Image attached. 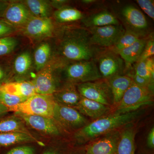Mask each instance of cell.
I'll list each match as a JSON object with an SVG mask.
<instances>
[{
  "instance_id": "obj_15",
  "label": "cell",
  "mask_w": 154,
  "mask_h": 154,
  "mask_svg": "<svg viewBox=\"0 0 154 154\" xmlns=\"http://www.w3.org/2000/svg\"><path fill=\"white\" fill-rule=\"evenodd\" d=\"M119 134L115 132L94 142L86 149V154H117Z\"/></svg>"
},
{
  "instance_id": "obj_28",
  "label": "cell",
  "mask_w": 154,
  "mask_h": 154,
  "mask_svg": "<svg viewBox=\"0 0 154 154\" xmlns=\"http://www.w3.org/2000/svg\"><path fill=\"white\" fill-rule=\"evenodd\" d=\"M54 15L56 20L60 23L75 22L84 18V15L81 11L70 7H64L58 9Z\"/></svg>"
},
{
  "instance_id": "obj_1",
  "label": "cell",
  "mask_w": 154,
  "mask_h": 154,
  "mask_svg": "<svg viewBox=\"0 0 154 154\" xmlns=\"http://www.w3.org/2000/svg\"><path fill=\"white\" fill-rule=\"evenodd\" d=\"M141 113V110H138L124 113H113L108 116L97 119L77 131L75 138L79 142L83 143L93 140L129 124L137 119Z\"/></svg>"
},
{
  "instance_id": "obj_24",
  "label": "cell",
  "mask_w": 154,
  "mask_h": 154,
  "mask_svg": "<svg viewBox=\"0 0 154 154\" xmlns=\"http://www.w3.org/2000/svg\"><path fill=\"white\" fill-rule=\"evenodd\" d=\"M33 17L49 18L52 7L50 2L45 0H26L23 2Z\"/></svg>"
},
{
  "instance_id": "obj_45",
  "label": "cell",
  "mask_w": 154,
  "mask_h": 154,
  "mask_svg": "<svg viewBox=\"0 0 154 154\" xmlns=\"http://www.w3.org/2000/svg\"><path fill=\"white\" fill-rule=\"evenodd\" d=\"M95 2L94 0H83L82 1V2L85 4H91L92 3H94Z\"/></svg>"
},
{
  "instance_id": "obj_27",
  "label": "cell",
  "mask_w": 154,
  "mask_h": 154,
  "mask_svg": "<svg viewBox=\"0 0 154 154\" xmlns=\"http://www.w3.org/2000/svg\"><path fill=\"white\" fill-rule=\"evenodd\" d=\"M51 54V46L48 42H42L37 46L33 56L36 71L39 72L49 63Z\"/></svg>"
},
{
  "instance_id": "obj_39",
  "label": "cell",
  "mask_w": 154,
  "mask_h": 154,
  "mask_svg": "<svg viewBox=\"0 0 154 154\" xmlns=\"http://www.w3.org/2000/svg\"><path fill=\"white\" fill-rule=\"evenodd\" d=\"M145 60L147 66L151 75L152 79L154 82V62L153 58L152 57L147 59Z\"/></svg>"
},
{
  "instance_id": "obj_5",
  "label": "cell",
  "mask_w": 154,
  "mask_h": 154,
  "mask_svg": "<svg viewBox=\"0 0 154 154\" xmlns=\"http://www.w3.org/2000/svg\"><path fill=\"white\" fill-rule=\"evenodd\" d=\"M152 89L142 88L132 82L125 93L114 113H124L137 110L140 107L151 104Z\"/></svg>"
},
{
  "instance_id": "obj_14",
  "label": "cell",
  "mask_w": 154,
  "mask_h": 154,
  "mask_svg": "<svg viewBox=\"0 0 154 154\" xmlns=\"http://www.w3.org/2000/svg\"><path fill=\"white\" fill-rule=\"evenodd\" d=\"M33 17L23 2H10L3 19L15 27L25 26Z\"/></svg>"
},
{
  "instance_id": "obj_36",
  "label": "cell",
  "mask_w": 154,
  "mask_h": 154,
  "mask_svg": "<svg viewBox=\"0 0 154 154\" xmlns=\"http://www.w3.org/2000/svg\"><path fill=\"white\" fill-rule=\"evenodd\" d=\"M17 28L3 19H0V38L9 36Z\"/></svg>"
},
{
  "instance_id": "obj_41",
  "label": "cell",
  "mask_w": 154,
  "mask_h": 154,
  "mask_svg": "<svg viewBox=\"0 0 154 154\" xmlns=\"http://www.w3.org/2000/svg\"><path fill=\"white\" fill-rule=\"evenodd\" d=\"M50 2L51 7L55 8L58 10L64 7V5L68 1L65 0H54Z\"/></svg>"
},
{
  "instance_id": "obj_8",
  "label": "cell",
  "mask_w": 154,
  "mask_h": 154,
  "mask_svg": "<svg viewBox=\"0 0 154 154\" xmlns=\"http://www.w3.org/2000/svg\"><path fill=\"white\" fill-rule=\"evenodd\" d=\"M53 119L58 125L69 131L79 130L88 123L85 117L74 107L64 106L57 102Z\"/></svg>"
},
{
  "instance_id": "obj_29",
  "label": "cell",
  "mask_w": 154,
  "mask_h": 154,
  "mask_svg": "<svg viewBox=\"0 0 154 154\" xmlns=\"http://www.w3.org/2000/svg\"><path fill=\"white\" fill-rule=\"evenodd\" d=\"M141 38L142 37L138 34L129 30H125L124 34L113 46L109 48V49L118 54L119 51L129 47Z\"/></svg>"
},
{
  "instance_id": "obj_42",
  "label": "cell",
  "mask_w": 154,
  "mask_h": 154,
  "mask_svg": "<svg viewBox=\"0 0 154 154\" xmlns=\"http://www.w3.org/2000/svg\"><path fill=\"white\" fill-rule=\"evenodd\" d=\"M9 3V1L0 0V19H3V16Z\"/></svg>"
},
{
  "instance_id": "obj_17",
  "label": "cell",
  "mask_w": 154,
  "mask_h": 154,
  "mask_svg": "<svg viewBox=\"0 0 154 154\" xmlns=\"http://www.w3.org/2000/svg\"><path fill=\"white\" fill-rule=\"evenodd\" d=\"M74 108L82 115L93 119L101 118L110 110V107L82 96L79 102Z\"/></svg>"
},
{
  "instance_id": "obj_32",
  "label": "cell",
  "mask_w": 154,
  "mask_h": 154,
  "mask_svg": "<svg viewBox=\"0 0 154 154\" xmlns=\"http://www.w3.org/2000/svg\"><path fill=\"white\" fill-rule=\"evenodd\" d=\"M13 75L11 67L5 62L0 61V87L11 82Z\"/></svg>"
},
{
  "instance_id": "obj_10",
  "label": "cell",
  "mask_w": 154,
  "mask_h": 154,
  "mask_svg": "<svg viewBox=\"0 0 154 154\" xmlns=\"http://www.w3.org/2000/svg\"><path fill=\"white\" fill-rule=\"evenodd\" d=\"M90 33V41L94 46H113L125 31L122 24L87 28Z\"/></svg>"
},
{
  "instance_id": "obj_31",
  "label": "cell",
  "mask_w": 154,
  "mask_h": 154,
  "mask_svg": "<svg viewBox=\"0 0 154 154\" xmlns=\"http://www.w3.org/2000/svg\"><path fill=\"white\" fill-rule=\"evenodd\" d=\"M26 99L0 90V103L8 108L9 109L11 107L24 102Z\"/></svg>"
},
{
  "instance_id": "obj_2",
  "label": "cell",
  "mask_w": 154,
  "mask_h": 154,
  "mask_svg": "<svg viewBox=\"0 0 154 154\" xmlns=\"http://www.w3.org/2000/svg\"><path fill=\"white\" fill-rule=\"evenodd\" d=\"M66 33L60 46L61 54L64 57L73 61L94 59L97 52L91 44L88 29H72Z\"/></svg>"
},
{
  "instance_id": "obj_16",
  "label": "cell",
  "mask_w": 154,
  "mask_h": 154,
  "mask_svg": "<svg viewBox=\"0 0 154 154\" xmlns=\"http://www.w3.org/2000/svg\"><path fill=\"white\" fill-rule=\"evenodd\" d=\"M52 96L57 103L72 107L76 106L82 97L76 85L69 82L59 88Z\"/></svg>"
},
{
  "instance_id": "obj_12",
  "label": "cell",
  "mask_w": 154,
  "mask_h": 154,
  "mask_svg": "<svg viewBox=\"0 0 154 154\" xmlns=\"http://www.w3.org/2000/svg\"><path fill=\"white\" fill-rule=\"evenodd\" d=\"M54 31V26L50 18L33 17L24 26L25 35L36 40L51 37Z\"/></svg>"
},
{
  "instance_id": "obj_7",
  "label": "cell",
  "mask_w": 154,
  "mask_h": 154,
  "mask_svg": "<svg viewBox=\"0 0 154 154\" xmlns=\"http://www.w3.org/2000/svg\"><path fill=\"white\" fill-rule=\"evenodd\" d=\"M82 97L110 107L113 104L111 89L106 80L101 79L76 85Z\"/></svg>"
},
{
  "instance_id": "obj_43",
  "label": "cell",
  "mask_w": 154,
  "mask_h": 154,
  "mask_svg": "<svg viewBox=\"0 0 154 154\" xmlns=\"http://www.w3.org/2000/svg\"><path fill=\"white\" fill-rule=\"evenodd\" d=\"M10 112L8 108L0 103V116Z\"/></svg>"
},
{
  "instance_id": "obj_40",
  "label": "cell",
  "mask_w": 154,
  "mask_h": 154,
  "mask_svg": "<svg viewBox=\"0 0 154 154\" xmlns=\"http://www.w3.org/2000/svg\"><path fill=\"white\" fill-rule=\"evenodd\" d=\"M148 146L150 148H153L154 147V128L153 127L149 132L147 138Z\"/></svg>"
},
{
  "instance_id": "obj_13",
  "label": "cell",
  "mask_w": 154,
  "mask_h": 154,
  "mask_svg": "<svg viewBox=\"0 0 154 154\" xmlns=\"http://www.w3.org/2000/svg\"><path fill=\"white\" fill-rule=\"evenodd\" d=\"M25 124L37 131L49 135L60 134L58 125L53 119L41 116L26 115L16 113Z\"/></svg>"
},
{
  "instance_id": "obj_34",
  "label": "cell",
  "mask_w": 154,
  "mask_h": 154,
  "mask_svg": "<svg viewBox=\"0 0 154 154\" xmlns=\"http://www.w3.org/2000/svg\"><path fill=\"white\" fill-rule=\"evenodd\" d=\"M154 54V40L153 36L148 37L142 53L138 61L146 60L153 56ZM137 61V62H138Z\"/></svg>"
},
{
  "instance_id": "obj_3",
  "label": "cell",
  "mask_w": 154,
  "mask_h": 154,
  "mask_svg": "<svg viewBox=\"0 0 154 154\" xmlns=\"http://www.w3.org/2000/svg\"><path fill=\"white\" fill-rule=\"evenodd\" d=\"M63 67L61 71L66 82L77 85L102 79L94 59L74 61Z\"/></svg>"
},
{
  "instance_id": "obj_9",
  "label": "cell",
  "mask_w": 154,
  "mask_h": 154,
  "mask_svg": "<svg viewBox=\"0 0 154 154\" xmlns=\"http://www.w3.org/2000/svg\"><path fill=\"white\" fill-rule=\"evenodd\" d=\"M96 60V65L103 79L122 75L125 69V63L120 56L109 49L99 54Z\"/></svg>"
},
{
  "instance_id": "obj_30",
  "label": "cell",
  "mask_w": 154,
  "mask_h": 154,
  "mask_svg": "<svg viewBox=\"0 0 154 154\" xmlns=\"http://www.w3.org/2000/svg\"><path fill=\"white\" fill-rule=\"evenodd\" d=\"M16 38L11 36L0 38V57L10 54L18 45Z\"/></svg>"
},
{
  "instance_id": "obj_25",
  "label": "cell",
  "mask_w": 154,
  "mask_h": 154,
  "mask_svg": "<svg viewBox=\"0 0 154 154\" xmlns=\"http://www.w3.org/2000/svg\"><path fill=\"white\" fill-rule=\"evenodd\" d=\"M37 142V139L32 134L20 132H10L0 133V145L8 146L23 142Z\"/></svg>"
},
{
  "instance_id": "obj_19",
  "label": "cell",
  "mask_w": 154,
  "mask_h": 154,
  "mask_svg": "<svg viewBox=\"0 0 154 154\" xmlns=\"http://www.w3.org/2000/svg\"><path fill=\"white\" fill-rule=\"evenodd\" d=\"M111 89L114 105H118L123 95L133 82L128 76L118 75L106 80Z\"/></svg>"
},
{
  "instance_id": "obj_38",
  "label": "cell",
  "mask_w": 154,
  "mask_h": 154,
  "mask_svg": "<svg viewBox=\"0 0 154 154\" xmlns=\"http://www.w3.org/2000/svg\"><path fill=\"white\" fill-rule=\"evenodd\" d=\"M33 147L28 146H20L11 149L6 154H34Z\"/></svg>"
},
{
  "instance_id": "obj_35",
  "label": "cell",
  "mask_w": 154,
  "mask_h": 154,
  "mask_svg": "<svg viewBox=\"0 0 154 154\" xmlns=\"http://www.w3.org/2000/svg\"><path fill=\"white\" fill-rule=\"evenodd\" d=\"M138 5L150 18L154 19V1L152 0H137Z\"/></svg>"
},
{
  "instance_id": "obj_33",
  "label": "cell",
  "mask_w": 154,
  "mask_h": 154,
  "mask_svg": "<svg viewBox=\"0 0 154 154\" xmlns=\"http://www.w3.org/2000/svg\"><path fill=\"white\" fill-rule=\"evenodd\" d=\"M137 63L135 68V73L149 80L152 85H153L154 82L152 79L151 75L147 66L145 60L140 61Z\"/></svg>"
},
{
  "instance_id": "obj_18",
  "label": "cell",
  "mask_w": 154,
  "mask_h": 154,
  "mask_svg": "<svg viewBox=\"0 0 154 154\" xmlns=\"http://www.w3.org/2000/svg\"><path fill=\"white\" fill-rule=\"evenodd\" d=\"M0 90L26 99L36 94L35 88L30 81H16L9 82L1 86Z\"/></svg>"
},
{
  "instance_id": "obj_26",
  "label": "cell",
  "mask_w": 154,
  "mask_h": 154,
  "mask_svg": "<svg viewBox=\"0 0 154 154\" xmlns=\"http://www.w3.org/2000/svg\"><path fill=\"white\" fill-rule=\"evenodd\" d=\"M20 132L32 134L25 126V122L17 115L0 120V133Z\"/></svg>"
},
{
  "instance_id": "obj_6",
  "label": "cell",
  "mask_w": 154,
  "mask_h": 154,
  "mask_svg": "<svg viewBox=\"0 0 154 154\" xmlns=\"http://www.w3.org/2000/svg\"><path fill=\"white\" fill-rule=\"evenodd\" d=\"M63 66L61 63L50 61L30 81L36 94L52 95L59 88L57 73Z\"/></svg>"
},
{
  "instance_id": "obj_11",
  "label": "cell",
  "mask_w": 154,
  "mask_h": 154,
  "mask_svg": "<svg viewBox=\"0 0 154 154\" xmlns=\"http://www.w3.org/2000/svg\"><path fill=\"white\" fill-rule=\"evenodd\" d=\"M125 30L131 31L142 37H146L148 23L143 13L132 5L123 7L120 12Z\"/></svg>"
},
{
  "instance_id": "obj_21",
  "label": "cell",
  "mask_w": 154,
  "mask_h": 154,
  "mask_svg": "<svg viewBox=\"0 0 154 154\" xmlns=\"http://www.w3.org/2000/svg\"><path fill=\"white\" fill-rule=\"evenodd\" d=\"M148 37L139 38L129 47L122 50L119 52L125 65V67H128L134 63H137L143 51Z\"/></svg>"
},
{
  "instance_id": "obj_22",
  "label": "cell",
  "mask_w": 154,
  "mask_h": 154,
  "mask_svg": "<svg viewBox=\"0 0 154 154\" xmlns=\"http://www.w3.org/2000/svg\"><path fill=\"white\" fill-rule=\"evenodd\" d=\"M33 61L30 52L25 51L17 56L13 63L12 71L17 81H22V78L26 75L32 67Z\"/></svg>"
},
{
  "instance_id": "obj_20",
  "label": "cell",
  "mask_w": 154,
  "mask_h": 154,
  "mask_svg": "<svg viewBox=\"0 0 154 154\" xmlns=\"http://www.w3.org/2000/svg\"><path fill=\"white\" fill-rule=\"evenodd\" d=\"M82 22L87 28L121 24L115 15L106 11H102L85 17L82 19Z\"/></svg>"
},
{
  "instance_id": "obj_37",
  "label": "cell",
  "mask_w": 154,
  "mask_h": 154,
  "mask_svg": "<svg viewBox=\"0 0 154 154\" xmlns=\"http://www.w3.org/2000/svg\"><path fill=\"white\" fill-rule=\"evenodd\" d=\"M131 78L132 79L133 82L137 85L142 88H149L152 89L153 85H152V83L149 80L146 79L135 73L133 75L132 77Z\"/></svg>"
},
{
  "instance_id": "obj_44",
  "label": "cell",
  "mask_w": 154,
  "mask_h": 154,
  "mask_svg": "<svg viewBox=\"0 0 154 154\" xmlns=\"http://www.w3.org/2000/svg\"><path fill=\"white\" fill-rule=\"evenodd\" d=\"M42 154H59L57 152L55 151L52 150H48L47 151L45 152Z\"/></svg>"
},
{
  "instance_id": "obj_4",
  "label": "cell",
  "mask_w": 154,
  "mask_h": 154,
  "mask_svg": "<svg viewBox=\"0 0 154 154\" xmlns=\"http://www.w3.org/2000/svg\"><path fill=\"white\" fill-rule=\"evenodd\" d=\"M56 102L52 95L36 94L24 102L9 108L10 111L53 118Z\"/></svg>"
},
{
  "instance_id": "obj_23",
  "label": "cell",
  "mask_w": 154,
  "mask_h": 154,
  "mask_svg": "<svg viewBox=\"0 0 154 154\" xmlns=\"http://www.w3.org/2000/svg\"><path fill=\"white\" fill-rule=\"evenodd\" d=\"M135 129L133 128L124 130L119 135L117 154H135Z\"/></svg>"
}]
</instances>
